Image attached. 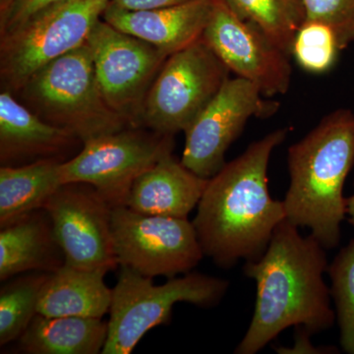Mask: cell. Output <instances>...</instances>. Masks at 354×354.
Instances as JSON below:
<instances>
[{
	"label": "cell",
	"instance_id": "1",
	"mask_svg": "<svg viewBox=\"0 0 354 354\" xmlns=\"http://www.w3.org/2000/svg\"><path fill=\"white\" fill-rule=\"evenodd\" d=\"M325 250L313 235L302 236L286 218L264 254L246 261L244 272L256 281L257 297L252 321L235 353H257L290 327L313 335L334 325L330 290L324 281L329 268Z\"/></svg>",
	"mask_w": 354,
	"mask_h": 354
},
{
	"label": "cell",
	"instance_id": "2",
	"mask_svg": "<svg viewBox=\"0 0 354 354\" xmlns=\"http://www.w3.org/2000/svg\"><path fill=\"white\" fill-rule=\"evenodd\" d=\"M288 132L279 128L253 142L209 179L192 223L204 255L216 265L258 259L286 220L283 202L270 196L268 167Z\"/></svg>",
	"mask_w": 354,
	"mask_h": 354
},
{
	"label": "cell",
	"instance_id": "3",
	"mask_svg": "<svg viewBox=\"0 0 354 354\" xmlns=\"http://www.w3.org/2000/svg\"><path fill=\"white\" fill-rule=\"evenodd\" d=\"M290 187L286 218L308 227L325 249L341 241L346 216L344 187L354 167V113L339 109L327 114L300 141L288 149Z\"/></svg>",
	"mask_w": 354,
	"mask_h": 354
},
{
	"label": "cell",
	"instance_id": "4",
	"mask_svg": "<svg viewBox=\"0 0 354 354\" xmlns=\"http://www.w3.org/2000/svg\"><path fill=\"white\" fill-rule=\"evenodd\" d=\"M14 95L41 120L83 143L130 127L104 99L87 43L44 65Z\"/></svg>",
	"mask_w": 354,
	"mask_h": 354
},
{
	"label": "cell",
	"instance_id": "5",
	"mask_svg": "<svg viewBox=\"0 0 354 354\" xmlns=\"http://www.w3.org/2000/svg\"><path fill=\"white\" fill-rule=\"evenodd\" d=\"M228 288L225 279L190 272L157 286L153 278L120 267L113 288L108 339L102 354H130L149 330L171 322L179 302L199 307L216 306Z\"/></svg>",
	"mask_w": 354,
	"mask_h": 354
},
{
	"label": "cell",
	"instance_id": "6",
	"mask_svg": "<svg viewBox=\"0 0 354 354\" xmlns=\"http://www.w3.org/2000/svg\"><path fill=\"white\" fill-rule=\"evenodd\" d=\"M111 0H64L0 36L2 90L15 94L44 65L87 43Z\"/></svg>",
	"mask_w": 354,
	"mask_h": 354
},
{
	"label": "cell",
	"instance_id": "7",
	"mask_svg": "<svg viewBox=\"0 0 354 354\" xmlns=\"http://www.w3.org/2000/svg\"><path fill=\"white\" fill-rule=\"evenodd\" d=\"M228 78L230 70L202 39L169 55L147 95L142 127L172 136L185 131Z\"/></svg>",
	"mask_w": 354,
	"mask_h": 354
},
{
	"label": "cell",
	"instance_id": "8",
	"mask_svg": "<svg viewBox=\"0 0 354 354\" xmlns=\"http://www.w3.org/2000/svg\"><path fill=\"white\" fill-rule=\"evenodd\" d=\"M174 137L128 127L88 140L74 157L62 162V183L90 184L111 206H123L135 180L172 153Z\"/></svg>",
	"mask_w": 354,
	"mask_h": 354
},
{
	"label": "cell",
	"instance_id": "9",
	"mask_svg": "<svg viewBox=\"0 0 354 354\" xmlns=\"http://www.w3.org/2000/svg\"><path fill=\"white\" fill-rule=\"evenodd\" d=\"M111 232L120 267L149 278L187 274L205 256L187 218L145 215L123 205L113 208Z\"/></svg>",
	"mask_w": 354,
	"mask_h": 354
},
{
	"label": "cell",
	"instance_id": "10",
	"mask_svg": "<svg viewBox=\"0 0 354 354\" xmlns=\"http://www.w3.org/2000/svg\"><path fill=\"white\" fill-rule=\"evenodd\" d=\"M87 44L104 99L130 127H142V111L151 86L169 55L104 19Z\"/></svg>",
	"mask_w": 354,
	"mask_h": 354
},
{
	"label": "cell",
	"instance_id": "11",
	"mask_svg": "<svg viewBox=\"0 0 354 354\" xmlns=\"http://www.w3.org/2000/svg\"><path fill=\"white\" fill-rule=\"evenodd\" d=\"M266 97L245 79L228 78L220 92L195 118L185 133L181 158L184 167L209 179L227 164L225 153L252 118H267L279 102Z\"/></svg>",
	"mask_w": 354,
	"mask_h": 354
},
{
	"label": "cell",
	"instance_id": "12",
	"mask_svg": "<svg viewBox=\"0 0 354 354\" xmlns=\"http://www.w3.org/2000/svg\"><path fill=\"white\" fill-rule=\"evenodd\" d=\"M64 251L65 265L79 269L113 271L111 204L87 183H64L44 205Z\"/></svg>",
	"mask_w": 354,
	"mask_h": 354
},
{
	"label": "cell",
	"instance_id": "13",
	"mask_svg": "<svg viewBox=\"0 0 354 354\" xmlns=\"http://www.w3.org/2000/svg\"><path fill=\"white\" fill-rule=\"evenodd\" d=\"M202 41L230 72L254 84L266 97L285 95L290 90V55L259 27L239 17L223 0H213Z\"/></svg>",
	"mask_w": 354,
	"mask_h": 354
},
{
	"label": "cell",
	"instance_id": "14",
	"mask_svg": "<svg viewBox=\"0 0 354 354\" xmlns=\"http://www.w3.org/2000/svg\"><path fill=\"white\" fill-rule=\"evenodd\" d=\"M83 142L73 133L50 124L10 91L0 93V164L19 167L43 160H68Z\"/></svg>",
	"mask_w": 354,
	"mask_h": 354
},
{
	"label": "cell",
	"instance_id": "15",
	"mask_svg": "<svg viewBox=\"0 0 354 354\" xmlns=\"http://www.w3.org/2000/svg\"><path fill=\"white\" fill-rule=\"evenodd\" d=\"M213 0H189L176 6L123 10L109 6L102 19L120 31L153 44L171 55L202 39Z\"/></svg>",
	"mask_w": 354,
	"mask_h": 354
},
{
	"label": "cell",
	"instance_id": "16",
	"mask_svg": "<svg viewBox=\"0 0 354 354\" xmlns=\"http://www.w3.org/2000/svg\"><path fill=\"white\" fill-rule=\"evenodd\" d=\"M208 180L167 153L135 180L124 206L145 215L187 218Z\"/></svg>",
	"mask_w": 354,
	"mask_h": 354
},
{
	"label": "cell",
	"instance_id": "17",
	"mask_svg": "<svg viewBox=\"0 0 354 354\" xmlns=\"http://www.w3.org/2000/svg\"><path fill=\"white\" fill-rule=\"evenodd\" d=\"M64 251L46 209H39L1 227L0 281L30 272H53L64 265Z\"/></svg>",
	"mask_w": 354,
	"mask_h": 354
},
{
	"label": "cell",
	"instance_id": "18",
	"mask_svg": "<svg viewBox=\"0 0 354 354\" xmlns=\"http://www.w3.org/2000/svg\"><path fill=\"white\" fill-rule=\"evenodd\" d=\"M109 272L64 265L44 281L38 314L46 317L75 316L102 319L109 313L113 290L104 283Z\"/></svg>",
	"mask_w": 354,
	"mask_h": 354
},
{
	"label": "cell",
	"instance_id": "19",
	"mask_svg": "<svg viewBox=\"0 0 354 354\" xmlns=\"http://www.w3.org/2000/svg\"><path fill=\"white\" fill-rule=\"evenodd\" d=\"M106 339L108 322L102 319L37 314L16 342L27 354H97Z\"/></svg>",
	"mask_w": 354,
	"mask_h": 354
},
{
	"label": "cell",
	"instance_id": "20",
	"mask_svg": "<svg viewBox=\"0 0 354 354\" xmlns=\"http://www.w3.org/2000/svg\"><path fill=\"white\" fill-rule=\"evenodd\" d=\"M62 160H43L19 167H0V227L43 209L62 185Z\"/></svg>",
	"mask_w": 354,
	"mask_h": 354
},
{
	"label": "cell",
	"instance_id": "21",
	"mask_svg": "<svg viewBox=\"0 0 354 354\" xmlns=\"http://www.w3.org/2000/svg\"><path fill=\"white\" fill-rule=\"evenodd\" d=\"M242 19L259 27L291 57L293 39L305 21L301 0H223Z\"/></svg>",
	"mask_w": 354,
	"mask_h": 354
},
{
	"label": "cell",
	"instance_id": "22",
	"mask_svg": "<svg viewBox=\"0 0 354 354\" xmlns=\"http://www.w3.org/2000/svg\"><path fill=\"white\" fill-rule=\"evenodd\" d=\"M50 274L25 272L3 281L0 290V346L17 341L38 314L39 293Z\"/></svg>",
	"mask_w": 354,
	"mask_h": 354
},
{
	"label": "cell",
	"instance_id": "23",
	"mask_svg": "<svg viewBox=\"0 0 354 354\" xmlns=\"http://www.w3.org/2000/svg\"><path fill=\"white\" fill-rule=\"evenodd\" d=\"M341 50L337 35L330 26L305 19L293 39L291 55L305 71L323 74L334 67Z\"/></svg>",
	"mask_w": 354,
	"mask_h": 354
},
{
	"label": "cell",
	"instance_id": "24",
	"mask_svg": "<svg viewBox=\"0 0 354 354\" xmlns=\"http://www.w3.org/2000/svg\"><path fill=\"white\" fill-rule=\"evenodd\" d=\"M335 313L344 353L354 354V239L335 256L328 268Z\"/></svg>",
	"mask_w": 354,
	"mask_h": 354
},
{
	"label": "cell",
	"instance_id": "25",
	"mask_svg": "<svg viewBox=\"0 0 354 354\" xmlns=\"http://www.w3.org/2000/svg\"><path fill=\"white\" fill-rule=\"evenodd\" d=\"M301 3L305 19L330 26L342 50L354 43V0H301Z\"/></svg>",
	"mask_w": 354,
	"mask_h": 354
},
{
	"label": "cell",
	"instance_id": "26",
	"mask_svg": "<svg viewBox=\"0 0 354 354\" xmlns=\"http://www.w3.org/2000/svg\"><path fill=\"white\" fill-rule=\"evenodd\" d=\"M64 0H0V36Z\"/></svg>",
	"mask_w": 354,
	"mask_h": 354
},
{
	"label": "cell",
	"instance_id": "27",
	"mask_svg": "<svg viewBox=\"0 0 354 354\" xmlns=\"http://www.w3.org/2000/svg\"><path fill=\"white\" fill-rule=\"evenodd\" d=\"M189 0H111L109 6L123 10H147L184 3Z\"/></svg>",
	"mask_w": 354,
	"mask_h": 354
},
{
	"label": "cell",
	"instance_id": "28",
	"mask_svg": "<svg viewBox=\"0 0 354 354\" xmlns=\"http://www.w3.org/2000/svg\"><path fill=\"white\" fill-rule=\"evenodd\" d=\"M346 216L349 223L354 227V195L346 198Z\"/></svg>",
	"mask_w": 354,
	"mask_h": 354
}]
</instances>
